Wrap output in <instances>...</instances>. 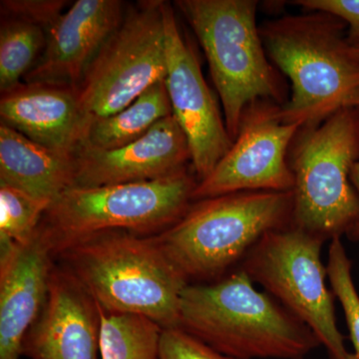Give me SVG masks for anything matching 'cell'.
I'll use <instances>...</instances> for the list:
<instances>
[{
	"label": "cell",
	"instance_id": "cell-21",
	"mask_svg": "<svg viewBox=\"0 0 359 359\" xmlns=\"http://www.w3.org/2000/svg\"><path fill=\"white\" fill-rule=\"evenodd\" d=\"M50 203L13 187L0 185V244H27L36 236Z\"/></svg>",
	"mask_w": 359,
	"mask_h": 359
},
{
	"label": "cell",
	"instance_id": "cell-23",
	"mask_svg": "<svg viewBox=\"0 0 359 359\" xmlns=\"http://www.w3.org/2000/svg\"><path fill=\"white\" fill-rule=\"evenodd\" d=\"M159 359H236L224 355L182 327L163 328Z\"/></svg>",
	"mask_w": 359,
	"mask_h": 359
},
{
	"label": "cell",
	"instance_id": "cell-9",
	"mask_svg": "<svg viewBox=\"0 0 359 359\" xmlns=\"http://www.w3.org/2000/svg\"><path fill=\"white\" fill-rule=\"evenodd\" d=\"M163 0L127 6L117 29L105 42L76 87L91 121L115 114L167 76Z\"/></svg>",
	"mask_w": 359,
	"mask_h": 359
},
{
	"label": "cell",
	"instance_id": "cell-27",
	"mask_svg": "<svg viewBox=\"0 0 359 359\" xmlns=\"http://www.w3.org/2000/svg\"><path fill=\"white\" fill-rule=\"evenodd\" d=\"M346 359H359V355L355 353H349L348 356H347Z\"/></svg>",
	"mask_w": 359,
	"mask_h": 359
},
{
	"label": "cell",
	"instance_id": "cell-12",
	"mask_svg": "<svg viewBox=\"0 0 359 359\" xmlns=\"http://www.w3.org/2000/svg\"><path fill=\"white\" fill-rule=\"evenodd\" d=\"M73 160V187L93 188L166 178L188 168L191 152L183 130L170 115L123 147L102 150L80 146Z\"/></svg>",
	"mask_w": 359,
	"mask_h": 359
},
{
	"label": "cell",
	"instance_id": "cell-19",
	"mask_svg": "<svg viewBox=\"0 0 359 359\" xmlns=\"http://www.w3.org/2000/svg\"><path fill=\"white\" fill-rule=\"evenodd\" d=\"M100 313V359H159L163 328L147 316L134 313Z\"/></svg>",
	"mask_w": 359,
	"mask_h": 359
},
{
	"label": "cell",
	"instance_id": "cell-7",
	"mask_svg": "<svg viewBox=\"0 0 359 359\" xmlns=\"http://www.w3.org/2000/svg\"><path fill=\"white\" fill-rule=\"evenodd\" d=\"M294 186L292 226L332 240L359 221V196L351 181L359 162V106L304 125L289 150Z\"/></svg>",
	"mask_w": 359,
	"mask_h": 359
},
{
	"label": "cell",
	"instance_id": "cell-3",
	"mask_svg": "<svg viewBox=\"0 0 359 359\" xmlns=\"http://www.w3.org/2000/svg\"><path fill=\"white\" fill-rule=\"evenodd\" d=\"M65 269L108 313L147 316L181 327L180 304L189 285L155 237L126 231L92 236L59 252Z\"/></svg>",
	"mask_w": 359,
	"mask_h": 359
},
{
	"label": "cell",
	"instance_id": "cell-2",
	"mask_svg": "<svg viewBox=\"0 0 359 359\" xmlns=\"http://www.w3.org/2000/svg\"><path fill=\"white\" fill-rule=\"evenodd\" d=\"M181 327L236 359H304L320 346L299 318L238 268L216 283L190 285L180 304Z\"/></svg>",
	"mask_w": 359,
	"mask_h": 359
},
{
	"label": "cell",
	"instance_id": "cell-1",
	"mask_svg": "<svg viewBox=\"0 0 359 359\" xmlns=\"http://www.w3.org/2000/svg\"><path fill=\"white\" fill-rule=\"evenodd\" d=\"M346 32L344 21L318 11L259 26L269 60L292 86L280 107L283 122L318 124L335 111L359 106V54Z\"/></svg>",
	"mask_w": 359,
	"mask_h": 359
},
{
	"label": "cell",
	"instance_id": "cell-13",
	"mask_svg": "<svg viewBox=\"0 0 359 359\" xmlns=\"http://www.w3.org/2000/svg\"><path fill=\"white\" fill-rule=\"evenodd\" d=\"M120 0H77L46 32V44L23 83L76 88L124 16Z\"/></svg>",
	"mask_w": 359,
	"mask_h": 359
},
{
	"label": "cell",
	"instance_id": "cell-17",
	"mask_svg": "<svg viewBox=\"0 0 359 359\" xmlns=\"http://www.w3.org/2000/svg\"><path fill=\"white\" fill-rule=\"evenodd\" d=\"M74 183L73 155L35 143L0 124V185L51 203Z\"/></svg>",
	"mask_w": 359,
	"mask_h": 359
},
{
	"label": "cell",
	"instance_id": "cell-15",
	"mask_svg": "<svg viewBox=\"0 0 359 359\" xmlns=\"http://www.w3.org/2000/svg\"><path fill=\"white\" fill-rule=\"evenodd\" d=\"M53 252L39 233L27 244L1 247L0 359H20L48 294Z\"/></svg>",
	"mask_w": 359,
	"mask_h": 359
},
{
	"label": "cell",
	"instance_id": "cell-22",
	"mask_svg": "<svg viewBox=\"0 0 359 359\" xmlns=\"http://www.w3.org/2000/svg\"><path fill=\"white\" fill-rule=\"evenodd\" d=\"M327 273L332 294L339 299L346 314L353 353L359 355V294L351 276V262L340 237L330 240Z\"/></svg>",
	"mask_w": 359,
	"mask_h": 359
},
{
	"label": "cell",
	"instance_id": "cell-16",
	"mask_svg": "<svg viewBox=\"0 0 359 359\" xmlns=\"http://www.w3.org/2000/svg\"><path fill=\"white\" fill-rule=\"evenodd\" d=\"M0 118L35 143L67 155L83 145L92 124L76 88L42 83H20L1 93Z\"/></svg>",
	"mask_w": 359,
	"mask_h": 359
},
{
	"label": "cell",
	"instance_id": "cell-25",
	"mask_svg": "<svg viewBox=\"0 0 359 359\" xmlns=\"http://www.w3.org/2000/svg\"><path fill=\"white\" fill-rule=\"evenodd\" d=\"M294 4L306 11H325L337 16L347 26V41L359 49V0H297Z\"/></svg>",
	"mask_w": 359,
	"mask_h": 359
},
{
	"label": "cell",
	"instance_id": "cell-26",
	"mask_svg": "<svg viewBox=\"0 0 359 359\" xmlns=\"http://www.w3.org/2000/svg\"><path fill=\"white\" fill-rule=\"evenodd\" d=\"M351 181L359 196V162L355 163L353 167V170H351ZM346 236L347 238L355 241V242L356 241H359V221L356 223L355 226L346 233Z\"/></svg>",
	"mask_w": 359,
	"mask_h": 359
},
{
	"label": "cell",
	"instance_id": "cell-5",
	"mask_svg": "<svg viewBox=\"0 0 359 359\" xmlns=\"http://www.w3.org/2000/svg\"><path fill=\"white\" fill-rule=\"evenodd\" d=\"M205 52L231 140L243 114L259 100L283 106L287 86L271 62L257 25L254 0H177Z\"/></svg>",
	"mask_w": 359,
	"mask_h": 359
},
{
	"label": "cell",
	"instance_id": "cell-28",
	"mask_svg": "<svg viewBox=\"0 0 359 359\" xmlns=\"http://www.w3.org/2000/svg\"><path fill=\"white\" fill-rule=\"evenodd\" d=\"M355 50L358 51V53L359 54V49L355 48Z\"/></svg>",
	"mask_w": 359,
	"mask_h": 359
},
{
	"label": "cell",
	"instance_id": "cell-14",
	"mask_svg": "<svg viewBox=\"0 0 359 359\" xmlns=\"http://www.w3.org/2000/svg\"><path fill=\"white\" fill-rule=\"evenodd\" d=\"M100 313L93 297L67 269L53 268L48 294L26 337L30 359H99Z\"/></svg>",
	"mask_w": 359,
	"mask_h": 359
},
{
	"label": "cell",
	"instance_id": "cell-4",
	"mask_svg": "<svg viewBox=\"0 0 359 359\" xmlns=\"http://www.w3.org/2000/svg\"><path fill=\"white\" fill-rule=\"evenodd\" d=\"M292 211V191L228 194L193 202L155 240L187 282L221 280L266 233L290 226Z\"/></svg>",
	"mask_w": 359,
	"mask_h": 359
},
{
	"label": "cell",
	"instance_id": "cell-8",
	"mask_svg": "<svg viewBox=\"0 0 359 359\" xmlns=\"http://www.w3.org/2000/svg\"><path fill=\"white\" fill-rule=\"evenodd\" d=\"M325 242L290 224L266 233L238 268L306 323L330 359H346L349 353L337 327L335 297L328 290L327 266L320 259Z\"/></svg>",
	"mask_w": 359,
	"mask_h": 359
},
{
	"label": "cell",
	"instance_id": "cell-10",
	"mask_svg": "<svg viewBox=\"0 0 359 359\" xmlns=\"http://www.w3.org/2000/svg\"><path fill=\"white\" fill-rule=\"evenodd\" d=\"M280 107L259 100L247 108L233 146L211 175L198 183L193 202L238 192L294 190L287 156L302 125L283 122Z\"/></svg>",
	"mask_w": 359,
	"mask_h": 359
},
{
	"label": "cell",
	"instance_id": "cell-24",
	"mask_svg": "<svg viewBox=\"0 0 359 359\" xmlns=\"http://www.w3.org/2000/svg\"><path fill=\"white\" fill-rule=\"evenodd\" d=\"M68 2L65 0H1V18L32 23L45 32L55 23Z\"/></svg>",
	"mask_w": 359,
	"mask_h": 359
},
{
	"label": "cell",
	"instance_id": "cell-6",
	"mask_svg": "<svg viewBox=\"0 0 359 359\" xmlns=\"http://www.w3.org/2000/svg\"><path fill=\"white\" fill-rule=\"evenodd\" d=\"M197 185L195 174L187 168L154 181L71 187L51 203L37 231L53 255L105 231L160 233L186 214Z\"/></svg>",
	"mask_w": 359,
	"mask_h": 359
},
{
	"label": "cell",
	"instance_id": "cell-20",
	"mask_svg": "<svg viewBox=\"0 0 359 359\" xmlns=\"http://www.w3.org/2000/svg\"><path fill=\"white\" fill-rule=\"evenodd\" d=\"M46 44V32L40 26L1 18L0 26V91L21 83L34 67Z\"/></svg>",
	"mask_w": 359,
	"mask_h": 359
},
{
	"label": "cell",
	"instance_id": "cell-11",
	"mask_svg": "<svg viewBox=\"0 0 359 359\" xmlns=\"http://www.w3.org/2000/svg\"><path fill=\"white\" fill-rule=\"evenodd\" d=\"M163 15L167 54L165 83L172 112L188 141L191 165L200 183L211 175L233 141L170 2L163 4Z\"/></svg>",
	"mask_w": 359,
	"mask_h": 359
},
{
	"label": "cell",
	"instance_id": "cell-18",
	"mask_svg": "<svg viewBox=\"0 0 359 359\" xmlns=\"http://www.w3.org/2000/svg\"><path fill=\"white\" fill-rule=\"evenodd\" d=\"M173 115L165 81L144 92L128 107L94 120L83 145L111 150L138 140L161 120Z\"/></svg>",
	"mask_w": 359,
	"mask_h": 359
}]
</instances>
